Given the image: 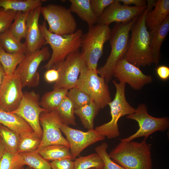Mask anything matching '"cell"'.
I'll return each mask as SVG.
<instances>
[{
    "label": "cell",
    "instance_id": "cell-1",
    "mask_svg": "<svg viewBox=\"0 0 169 169\" xmlns=\"http://www.w3.org/2000/svg\"><path fill=\"white\" fill-rule=\"evenodd\" d=\"M151 10L146 6L133 25L128 48L123 57L139 68L154 64L151 52L149 32L146 24V15Z\"/></svg>",
    "mask_w": 169,
    "mask_h": 169
},
{
    "label": "cell",
    "instance_id": "cell-2",
    "mask_svg": "<svg viewBox=\"0 0 169 169\" xmlns=\"http://www.w3.org/2000/svg\"><path fill=\"white\" fill-rule=\"evenodd\" d=\"M146 140L141 142L120 140L109 156L125 169H151V147Z\"/></svg>",
    "mask_w": 169,
    "mask_h": 169
},
{
    "label": "cell",
    "instance_id": "cell-3",
    "mask_svg": "<svg viewBox=\"0 0 169 169\" xmlns=\"http://www.w3.org/2000/svg\"><path fill=\"white\" fill-rule=\"evenodd\" d=\"M138 17L130 21L117 23L111 31L109 38L111 52L105 64L97 69L100 76L108 84L112 79L114 71L118 61L123 58L128 49L129 43V33Z\"/></svg>",
    "mask_w": 169,
    "mask_h": 169
},
{
    "label": "cell",
    "instance_id": "cell-4",
    "mask_svg": "<svg viewBox=\"0 0 169 169\" xmlns=\"http://www.w3.org/2000/svg\"><path fill=\"white\" fill-rule=\"evenodd\" d=\"M39 27L45 40V44H49L52 50L51 58L43 67L45 69H50L81 48L83 35L81 29H77L71 34L61 35L50 32L47 28L45 20L42 24L39 25Z\"/></svg>",
    "mask_w": 169,
    "mask_h": 169
},
{
    "label": "cell",
    "instance_id": "cell-5",
    "mask_svg": "<svg viewBox=\"0 0 169 169\" xmlns=\"http://www.w3.org/2000/svg\"><path fill=\"white\" fill-rule=\"evenodd\" d=\"M116 89L115 97L108 105L110 108L111 119L110 121L96 127L94 129L99 135L112 139L119 136L120 133L118 121L122 117L134 113L135 109L127 101L125 95L126 84L113 81Z\"/></svg>",
    "mask_w": 169,
    "mask_h": 169
},
{
    "label": "cell",
    "instance_id": "cell-6",
    "mask_svg": "<svg viewBox=\"0 0 169 169\" xmlns=\"http://www.w3.org/2000/svg\"><path fill=\"white\" fill-rule=\"evenodd\" d=\"M111 31L109 26L97 23L89 27L88 32L83 34L81 52L88 68L97 70L98 63L103 54L104 44L109 40Z\"/></svg>",
    "mask_w": 169,
    "mask_h": 169
},
{
    "label": "cell",
    "instance_id": "cell-7",
    "mask_svg": "<svg viewBox=\"0 0 169 169\" xmlns=\"http://www.w3.org/2000/svg\"><path fill=\"white\" fill-rule=\"evenodd\" d=\"M87 94L100 109L106 107L111 101L107 83L95 70L86 66L81 71L76 86Z\"/></svg>",
    "mask_w": 169,
    "mask_h": 169
},
{
    "label": "cell",
    "instance_id": "cell-8",
    "mask_svg": "<svg viewBox=\"0 0 169 169\" xmlns=\"http://www.w3.org/2000/svg\"><path fill=\"white\" fill-rule=\"evenodd\" d=\"M41 13L49 26L48 30L59 35H65L74 33L77 23L69 9L54 4L42 6Z\"/></svg>",
    "mask_w": 169,
    "mask_h": 169
},
{
    "label": "cell",
    "instance_id": "cell-9",
    "mask_svg": "<svg viewBox=\"0 0 169 169\" xmlns=\"http://www.w3.org/2000/svg\"><path fill=\"white\" fill-rule=\"evenodd\" d=\"M126 118L136 121L139 128L134 134L120 140L123 141H129L142 136L147 139L155 132L166 131L169 126L167 117L157 118L151 116L148 112L147 106L144 104L138 105L134 112L127 115Z\"/></svg>",
    "mask_w": 169,
    "mask_h": 169
},
{
    "label": "cell",
    "instance_id": "cell-10",
    "mask_svg": "<svg viewBox=\"0 0 169 169\" xmlns=\"http://www.w3.org/2000/svg\"><path fill=\"white\" fill-rule=\"evenodd\" d=\"M86 66L84 57L79 50L69 54L64 60L54 65L52 67L58 70L59 78L54 85V89L69 90L76 87L79 74Z\"/></svg>",
    "mask_w": 169,
    "mask_h": 169
},
{
    "label": "cell",
    "instance_id": "cell-11",
    "mask_svg": "<svg viewBox=\"0 0 169 169\" xmlns=\"http://www.w3.org/2000/svg\"><path fill=\"white\" fill-rule=\"evenodd\" d=\"M50 55L47 47L25 53L23 59L16 69L21 77L23 88L35 87L38 85L40 77L38 68L41 62L48 59Z\"/></svg>",
    "mask_w": 169,
    "mask_h": 169
},
{
    "label": "cell",
    "instance_id": "cell-12",
    "mask_svg": "<svg viewBox=\"0 0 169 169\" xmlns=\"http://www.w3.org/2000/svg\"><path fill=\"white\" fill-rule=\"evenodd\" d=\"M40 100L39 94L34 91L23 92L18 107L11 112L16 114L23 118L41 139L43 132L39 117L42 112L47 111L40 106Z\"/></svg>",
    "mask_w": 169,
    "mask_h": 169
},
{
    "label": "cell",
    "instance_id": "cell-13",
    "mask_svg": "<svg viewBox=\"0 0 169 169\" xmlns=\"http://www.w3.org/2000/svg\"><path fill=\"white\" fill-rule=\"evenodd\" d=\"M23 88L21 77L16 69L5 75L0 87V109L8 112L16 109L23 97Z\"/></svg>",
    "mask_w": 169,
    "mask_h": 169
},
{
    "label": "cell",
    "instance_id": "cell-14",
    "mask_svg": "<svg viewBox=\"0 0 169 169\" xmlns=\"http://www.w3.org/2000/svg\"><path fill=\"white\" fill-rule=\"evenodd\" d=\"M39 122L43 133L40 144L37 150L53 145H62L69 147L68 141L61 134L60 127L63 123L56 110L42 112Z\"/></svg>",
    "mask_w": 169,
    "mask_h": 169
},
{
    "label": "cell",
    "instance_id": "cell-15",
    "mask_svg": "<svg viewBox=\"0 0 169 169\" xmlns=\"http://www.w3.org/2000/svg\"><path fill=\"white\" fill-rule=\"evenodd\" d=\"M113 76L119 82L128 84L133 89L141 90L146 84L152 83V77L144 74L139 68L123 58L117 63Z\"/></svg>",
    "mask_w": 169,
    "mask_h": 169
},
{
    "label": "cell",
    "instance_id": "cell-16",
    "mask_svg": "<svg viewBox=\"0 0 169 169\" xmlns=\"http://www.w3.org/2000/svg\"><path fill=\"white\" fill-rule=\"evenodd\" d=\"M60 128L69 143L72 160L79 156L87 147L105 138L98 134L94 129L84 132L72 128L63 123Z\"/></svg>",
    "mask_w": 169,
    "mask_h": 169
},
{
    "label": "cell",
    "instance_id": "cell-17",
    "mask_svg": "<svg viewBox=\"0 0 169 169\" xmlns=\"http://www.w3.org/2000/svg\"><path fill=\"white\" fill-rule=\"evenodd\" d=\"M146 8V6L139 7L125 5L118 0H115L98 18L97 23L109 26L113 22L127 23L139 16Z\"/></svg>",
    "mask_w": 169,
    "mask_h": 169
},
{
    "label": "cell",
    "instance_id": "cell-18",
    "mask_svg": "<svg viewBox=\"0 0 169 169\" xmlns=\"http://www.w3.org/2000/svg\"><path fill=\"white\" fill-rule=\"evenodd\" d=\"M42 6L30 11L26 21V40L27 53L40 49L45 40L39 28L38 20Z\"/></svg>",
    "mask_w": 169,
    "mask_h": 169
},
{
    "label": "cell",
    "instance_id": "cell-19",
    "mask_svg": "<svg viewBox=\"0 0 169 169\" xmlns=\"http://www.w3.org/2000/svg\"><path fill=\"white\" fill-rule=\"evenodd\" d=\"M169 31V15L159 26L150 31V49L154 64L157 65L161 57L160 49Z\"/></svg>",
    "mask_w": 169,
    "mask_h": 169
},
{
    "label": "cell",
    "instance_id": "cell-20",
    "mask_svg": "<svg viewBox=\"0 0 169 169\" xmlns=\"http://www.w3.org/2000/svg\"><path fill=\"white\" fill-rule=\"evenodd\" d=\"M154 8L148 11L146 18V27L150 31L160 25L169 13V0L156 1Z\"/></svg>",
    "mask_w": 169,
    "mask_h": 169
},
{
    "label": "cell",
    "instance_id": "cell-21",
    "mask_svg": "<svg viewBox=\"0 0 169 169\" xmlns=\"http://www.w3.org/2000/svg\"><path fill=\"white\" fill-rule=\"evenodd\" d=\"M0 124L21 135L33 132L29 125L19 115L0 109Z\"/></svg>",
    "mask_w": 169,
    "mask_h": 169
},
{
    "label": "cell",
    "instance_id": "cell-22",
    "mask_svg": "<svg viewBox=\"0 0 169 169\" xmlns=\"http://www.w3.org/2000/svg\"><path fill=\"white\" fill-rule=\"evenodd\" d=\"M71 4L69 9L71 13H76L88 26L97 24L98 18L92 9L90 0H69Z\"/></svg>",
    "mask_w": 169,
    "mask_h": 169
},
{
    "label": "cell",
    "instance_id": "cell-23",
    "mask_svg": "<svg viewBox=\"0 0 169 169\" xmlns=\"http://www.w3.org/2000/svg\"><path fill=\"white\" fill-rule=\"evenodd\" d=\"M68 90L63 88L56 89L45 93L40 100V106L47 111L56 110L67 96Z\"/></svg>",
    "mask_w": 169,
    "mask_h": 169
},
{
    "label": "cell",
    "instance_id": "cell-24",
    "mask_svg": "<svg viewBox=\"0 0 169 169\" xmlns=\"http://www.w3.org/2000/svg\"><path fill=\"white\" fill-rule=\"evenodd\" d=\"M36 151L44 159L52 161L63 159L72 160L69 147L62 145H53Z\"/></svg>",
    "mask_w": 169,
    "mask_h": 169
},
{
    "label": "cell",
    "instance_id": "cell-25",
    "mask_svg": "<svg viewBox=\"0 0 169 169\" xmlns=\"http://www.w3.org/2000/svg\"><path fill=\"white\" fill-rule=\"evenodd\" d=\"M44 1L42 0H0V8L6 11L29 12L41 6Z\"/></svg>",
    "mask_w": 169,
    "mask_h": 169
},
{
    "label": "cell",
    "instance_id": "cell-26",
    "mask_svg": "<svg viewBox=\"0 0 169 169\" xmlns=\"http://www.w3.org/2000/svg\"><path fill=\"white\" fill-rule=\"evenodd\" d=\"M100 109L92 101L89 104L75 109L74 114L79 118L84 127L88 130L94 129V121Z\"/></svg>",
    "mask_w": 169,
    "mask_h": 169
},
{
    "label": "cell",
    "instance_id": "cell-27",
    "mask_svg": "<svg viewBox=\"0 0 169 169\" xmlns=\"http://www.w3.org/2000/svg\"><path fill=\"white\" fill-rule=\"evenodd\" d=\"M0 46L7 52L13 54L26 52L25 43L18 41L13 35L9 29L0 35Z\"/></svg>",
    "mask_w": 169,
    "mask_h": 169
},
{
    "label": "cell",
    "instance_id": "cell-28",
    "mask_svg": "<svg viewBox=\"0 0 169 169\" xmlns=\"http://www.w3.org/2000/svg\"><path fill=\"white\" fill-rule=\"evenodd\" d=\"M24 56V53H7L0 46V63L3 68L5 75H8L13 73Z\"/></svg>",
    "mask_w": 169,
    "mask_h": 169
},
{
    "label": "cell",
    "instance_id": "cell-29",
    "mask_svg": "<svg viewBox=\"0 0 169 169\" xmlns=\"http://www.w3.org/2000/svg\"><path fill=\"white\" fill-rule=\"evenodd\" d=\"M0 137L7 151L17 153L20 134L0 124Z\"/></svg>",
    "mask_w": 169,
    "mask_h": 169
},
{
    "label": "cell",
    "instance_id": "cell-30",
    "mask_svg": "<svg viewBox=\"0 0 169 169\" xmlns=\"http://www.w3.org/2000/svg\"><path fill=\"white\" fill-rule=\"evenodd\" d=\"M41 140L34 131L20 135L17 153L30 152L36 150Z\"/></svg>",
    "mask_w": 169,
    "mask_h": 169
},
{
    "label": "cell",
    "instance_id": "cell-31",
    "mask_svg": "<svg viewBox=\"0 0 169 169\" xmlns=\"http://www.w3.org/2000/svg\"><path fill=\"white\" fill-rule=\"evenodd\" d=\"M74 105L67 96L62 101L56 110L60 116L63 124L68 125H76Z\"/></svg>",
    "mask_w": 169,
    "mask_h": 169
},
{
    "label": "cell",
    "instance_id": "cell-32",
    "mask_svg": "<svg viewBox=\"0 0 169 169\" xmlns=\"http://www.w3.org/2000/svg\"><path fill=\"white\" fill-rule=\"evenodd\" d=\"M29 12H18L14 22L8 28L15 38L20 42L26 37V21Z\"/></svg>",
    "mask_w": 169,
    "mask_h": 169
},
{
    "label": "cell",
    "instance_id": "cell-33",
    "mask_svg": "<svg viewBox=\"0 0 169 169\" xmlns=\"http://www.w3.org/2000/svg\"><path fill=\"white\" fill-rule=\"evenodd\" d=\"M19 154L22 156L24 165L32 169H52L50 163L36 150Z\"/></svg>",
    "mask_w": 169,
    "mask_h": 169
},
{
    "label": "cell",
    "instance_id": "cell-34",
    "mask_svg": "<svg viewBox=\"0 0 169 169\" xmlns=\"http://www.w3.org/2000/svg\"><path fill=\"white\" fill-rule=\"evenodd\" d=\"M75 159L74 169H103V161L96 153L86 156H79Z\"/></svg>",
    "mask_w": 169,
    "mask_h": 169
},
{
    "label": "cell",
    "instance_id": "cell-35",
    "mask_svg": "<svg viewBox=\"0 0 169 169\" xmlns=\"http://www.w3.org/2000/svg\"><path fill=\"white\" fill-rule=\"evenodd\" d=\"M24 165L20 154L12 153L6 151L0 162V169H24Z\"/></svg>",
    "mask_w": 169,
    "mask_h": 169
},
{
    "label": "cell",
    "instance_id": "cell-36",
    "mask_svg": "<svg viewBox=\"0 0 169 169\" xmlns=\"http://www.w3.org/2000/svg\"><path fill=\"white\" fill-rule=\"evenodd\" d=\"M67 96L72 102L75 109L88 104L92 101L87 94L77 87L69 89Z\"/></svg>",
    "mask_w": 169,
    "mask_h": 169
},
{
    "label": "cell",
    "instance_id": "cell-37",
    "mask_svg": "<svg viewBox=\"0 0 169 169\" xmlns=\"http://www.w3.org/2000/svg\"><path fill=\"white\" fill-rule=\"evenodd\" d=\"M108 145L104 142L95 148L96 153L101 157L103 162L102 169H125L114 162L110 157L107 151Z\"/></svg>",
    "mask_w": 169,
    "mask_h": 169
},
{
    "label": "cell",
    "instance_id": "cell-38",
    "mask_svg": "<svg viewBox=\"0 0 169 169\" xmlns=\"http://www.w3.org/2000/svg\"><path fill=\"white\" fill-rule=\"evenodd\" d=\"M18 12L0 8V34L7 30L16 17Z\"/></svg>",
    "mask_w": 169,
    "mask_h": 169
},
{
    "label": "cell",
    "instance_id": "cell-39",
    "mask_svg": "<svg viewBox=\"0 0 169 169\" xmlns=\"http://www.w3.org/2000/svg\"><path fill=\"white\" fill-rule=\"evenodd\" d=\"M115 0H90V4L93 12L99 17L105 9Z\"/></svg>",
    "mask_w": 169,
    "mask_h": 169
},
{
    "label": "cell",
    "instance_id": "cell-40",
    "mask_svg": "<svg viewBox=\"0 0 169 169\" xmlns=\"http://www.w3.org/2000/svg\"><path fill=\"white\" fill-rule=\"evenodd\" d=\"M50 163L52 169H74V161L70 159L52 161Z\"/></svg>",
    "mask_w": 169,
    "mask_h": 169
},
{
    "label": "cell",
    "instance_id": "cell-41",
    "mask_svg": "<svg viewBox=\"0 0 169 169\" xmlns=\"http://www.w3.org/2000/svg\"><path fill=\"white\" fill-rule=\"evenodd\" d=\"M59 78V73L57 69L54 67L47 70L44 74L45 81L50 83H56Z\"/></svg>",
    "mask_w": 169,
    "mask_h": 169
},
{
    "label": "cell",
    "instance_id": "cell-42",
    "mask_svg": "<svg viewBox=\"0 0 169 169\" xmlns=\"http://www.w3.org/2000/svg\"><path fill=\"white\" fill-rule=\"evenodd\" d=\"M156 72L158 77L161 79L166 81L169 77V68L166 65H160L156 69Z\"/></svg>",
    "mask_w": 169,
    "mask_h": 169
},
{
    "label": "cell",
    "instance_id": "cell-43",
    "mask_svg": "<svg viewBox=\"0 0 169 169\" xmlns=\"http://www.w3.org/2000/svg\"><path fill=\"white\" fill-rule=\"evenodd\" d=\"M123 5L128 6L130 5H134L136 7H146L147 5L146 1L145 0H118Z\"/></svg>",
    "mask_w": 169,
    "mask_h": 169
},
{
    "label": "cell",
    "instance_id": "cell-44",
    "mask_svg": "<svg viewBox=\"0 0 169 169\" xmlns=\"http://www.w3.org/2000/svg\"><path fill=\"white\" fill-rule=\"evenodd\" d=\"M6 151L3 141L0 137V162L3 155Z\"/></svg>",
    "mask_w": 169,
    "mask_h": 169
},
{
    "label": "cell",
    "instance_id": "cell-45",
    "mask_svg": "<svg viewBox=\"0 0 169 169\" xmlns=\"http://www.w3.org/2000/svg\"><path fill=\"white\" fill-rule=\"evenodd\" d=\"M5 75L3 68L0 63V87Z\"/></svg>",
    "mask_w": 169,
    "mask_h": 169
},
{
    "label": "cell",
    "instance_id": "cell-46",
    "mask_svg": "<svg viewBox=\"0 0 169 169\" xmlns=\"http://www.w3.org/2000/svg\"><path fill=\"white\" fill-rule=\"evenodd\" d=\"M90 169H96L95 168H90Z\"/></svg>",
    "mask_w": 169,
    "mask_h": 169
},
{
    "label": "cell",
    "instance_id": "cell-47",
    "mask_svg": "<svg viewBox=\"0 0 169 169\" xmlns=\"http://www.w3.org/2000/svg\"><path fill=\"white\" fill-rule=\"evenodd\" d=\"M27 169H32L31 168H30V167H29V168H27Z\"/></svg>",
    "mask_w": 169,
    "mask_h": 169
},
{
    "label": "cell",
    "instance_id": "cell-48",
    "mask_svg": "<svg viewBox=\"0 0 169 169\" xmlns=\"http://www.w3.org/2000/svg\"></svg>",
    "mask_w": 169,
    "mask_h": 169
}]
</instances>
